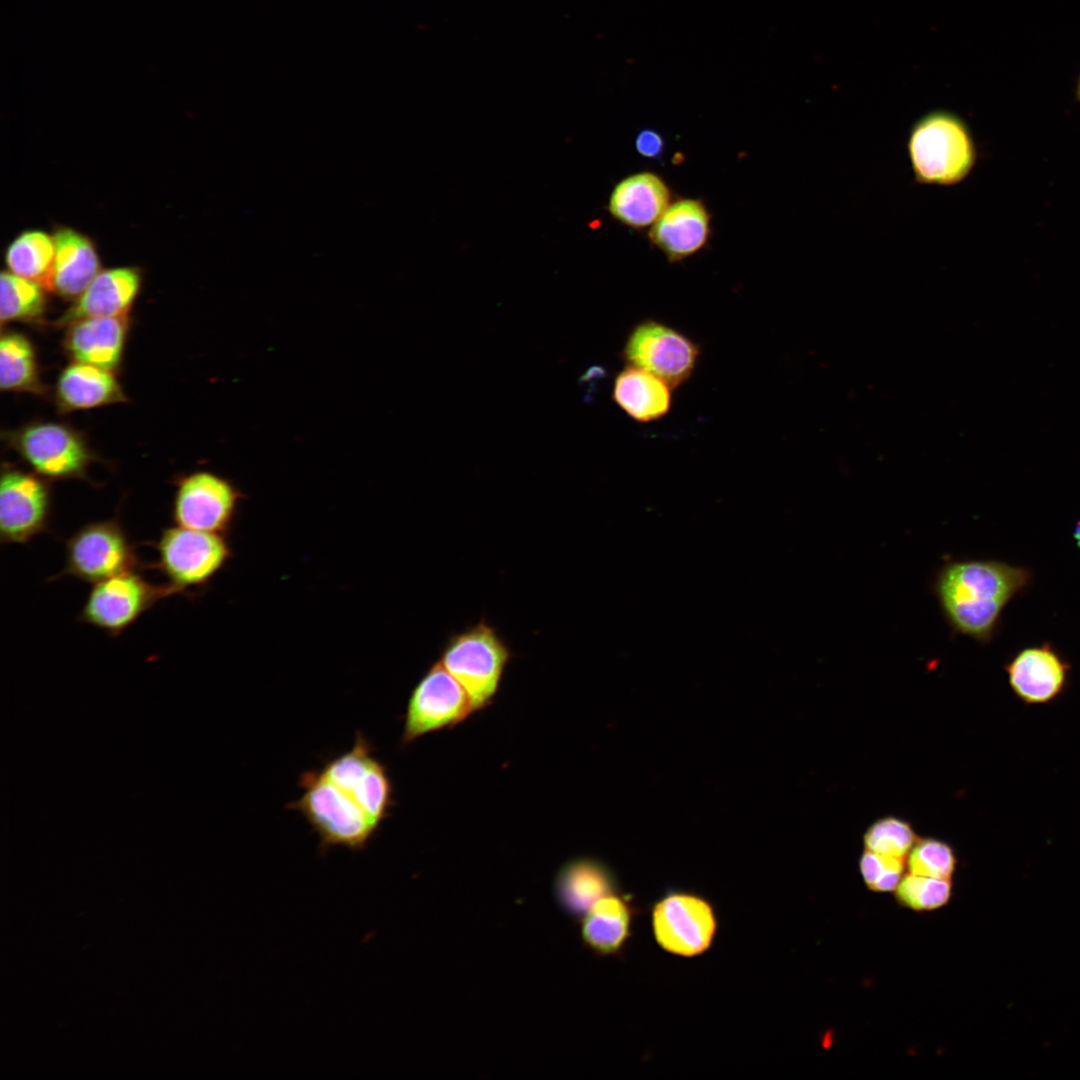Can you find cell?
I'll list each match as a JSON object with an SVG mask.
<instances>
[{
	"instance_id": "obj_1",
	"label": "cell",
	"mask_w": 1080,
	"mask_h": 1080,
	"mask_svg": "<svg viewBox=\"0 0 1080 1080\" xmlns=\"http://www.w3.org/2000/svg\"><path fill=\"white\" fill-rule=\"evenodd\" d=\"M1031 572L995 560H954L933 581L942 614L954 633L990 641L1007 603L1030 582Z\"/></svg>"
},
{
	"instance_id": "obj_2",
	"label": "cell",
	"mask_w": 1080,
	"mask_h": 1080,
	"mask_svg": "<svg viewBox=\"0 0 1080 1080\" xmlns=\"http://www.w3.org/2000/svg\"><path fill=\"white\" fill-rule=\"evenodd\" d=\"M907 154L914 179L923 185L953 186L972 171L977 150L971 131L957 114L934 110L910 128Z\"/></svg>"
},
{
	"instance_id": "obj_3",
	"label": "cell",
	"mask_w": 1080,
	"mask_h": 1080,
	"mask_svg": "<svg viewBox=\"0 0 1080 1080\" xmlns=\"http://www.w3.org/2000/svg\"><path fill=\"white\" fill-rule=\"evenodd\" d=\"M302 790L286 807L299 813L319 839V850L334 847L351 851L364 850L379 825L343 790L332 783L322 770L303 772L298 781Z\"/></svg>"
},
{
	"instance_id": "obj_4",
	"label": "cell",
	"mask_w": 1080,
	"mask_h": 1080,
	"mask_svg": "<svg viewBox=\"0 0 1080 1080\" xmlns=\"http://www.w3.org/2000/svg\"><path fill=\"white\" fill-rule=\"evenodd\" d=\"M512 657L496 628L482 619L451 634L438 660L462 685L477 712L493 702Z\"/></svg>"
},
{
	"instance_id": "obj_5",
	"label": "cell",
	"mask_w": 1080,
	"mask_h": 1080,
	"mask_svg": "<svg viewBox=\"0 0 1080 1080\" xmlns=\"http://www.w3.org/2000/svg\"><path fill=\"white\" fill-rule=\"evenodd\" d=\"M656 944L666 953L694 958L711 949L719 930L714 905L696 892L670 888L649 909Z\"/></svg>"
},
{
	"instance_id": "obj_6",
	"label": "cell",
	"mask_w": 1080,
	"mask_h": 1080,
	"mask_svg": "<svg viewBox=\"0 0 1080 1080\" xmlns=\"http://www.w3.org/2000/svg\"><path fill=\"white\" fill-rule=\"evenodd\" d=\"M152 546L157 559L147 568L158 570L183 595L208 584L231 557L224 534L177 525L163 529Z\"/></svg>"
},
{
	"instance_id": "obj_7",
	"label": "cell",
	"mask_w": 1080,
	"mask_h": 1080,
	"mask_svg": "<svg viewBox=\"0 0 1080 1080\" xmlns=\"http://www.w3.org/2000/svg\"><path fill=\"white\" fill-rule=\"evenodd\" d=\"M140 567L121 522L110 518L86 523L66 540L64 568L52 579L70 576L94 584Z\"/></svg>"
},
{
	"instance_id": "obj_8",
	"label": "cell",
	"mask_w": 1080,
	"mask_h": 1080,
	"mask_svg": "<svg viewBox=\"0 0 1080 1080\" xmlns=\"http://www.w3.org/2000/svg\"><path fill=\"white\" fill-rule=\"evenodd\" d=\"M177 594L182 592L169 583L156 585L138 570L128 571L94 583L79 620L116 637L160 600Z\"/></svg>"
},
{
	"instance_id": "obj_9",
	"label": "cell",
	"mask_w": 1080,
	"mask_h": 1080,
	"mask_svg": "<svg viewBox=\"0 0 1080 1080\" xmlns=\"http://www.w3.org/2000/svg\"><path fill=\"white\" fill-rule=\"evenodd\" d=\"M474 712L465 689L437 660L410 693L401 744L409 745L429 733L453 728Z\"/></svg>"
},
{
	"instance_id": "obj_10",
	"label": "cell",
	"mask_w": 1080,
	"mask_h": 1080,
	"mask_svg": "<svg viewBox=\"0 0 1080 1080\" xmlns=\"http://www.w3.org/2000/svg\"><path fill=\"white\" fill-rule=\"evenodd\" d=\"M9 441L38 475L51 480L87 479L94 460L81 434L60 423H31L13 432Z\"/></svg>"
},
{
	"instance_id": "obj_11",
	"label": "cell",
	"mask_w": 1080,
	"mask_h": 1080,
	"mask_svg": "<svg viewBox=\"0 0 1080 1080\" xmlns=\"http://www.w3.org/2000/svg\"><path fill=\"white\" fill-rule=\"evenodd\" d=\"M321 770L379 826L390 815L394 806L392 779L362 732H357L351 749L328 759Z\"/></svg>"
},
{
	"instance_id": "obj_12",
	"label": "cell",
	"mask_w": 1080,
	"mask_h": 1080,
	"mask_svg": "<svg viewBox=\"0 0 1080 1080\" xmlns=\"http://www.w3.org/2000/svg\"><path fill=\"white\" fill-rule=\"evenodd\" d=\"M621 354L628 365L654 374L672 389L692 375L700 349L675 328L646 319L633 327Z\"/></svg>"
},
{
	"instance_id": "obj_13",
	"label": "cell",
	"mask_w": 1080,
	"mask_h": 1080,
	"mask_svg": "<svg viewBox=\"0 0 1080 1080\" xmlns=\"http://www.w3.org/2000/svg\"><path fill=\"white\" fill-rule=\"evenodd\" d=\"M242 493L228 479L210 471L179 477L172 501L175 525L213 533H226L234 520Z\"/></svg>"
},
{
	"instance_id": "obj_14",
	"label": "cell",
	"mask_w": 1080,
	"mask_h": 1080,
	"mask_svg": "<svg viewBox=\"0 0 1080 1080\" xmlns=\"http://www.w3.org/2000/svg\"><path fill=\"white\" fill-rule=\"evenodd\" d=\"M52 515V491L40 475L6 467L0 482V540L24 544L45 532Z\"/></svg>"
},
{
	"instance_id": "obj_15",
	"label": "cell",
	"mask_w": 1080,
	"mask_h": 1080,
	"mask_svg": "<svg viewBox=\"0 0 1080 1080\" xmlns=\"http://www.w3.org/2000/svg\"><path fill=\"white\" fill-rule=\"evenodd\" d=\"M639 912L631 894L618 890L602 897L578 921L582 944L598 957H622Z\"/></svg>"
},
{
	"instance_id": "obj_16",
	"label": "cell",
	"mask_w": 1080,
	"mask_h": 1080,
	"mask_svg": "<svg viewBox=\"0 0 1080 1080\" xmlns=\"http://www.w3.org/2000/svg\"><path fill=\"white\" fill-rule=\"evenodd\" d=\"M711 235V215L699 199H678L650 227L648 238L668 259L682 261L703 249Z\"/></svg>"
},
{
	"instance_id": "obj_17",
	"label": "cell",
	"mask_w": 1080,
	"mask_h": 1080,
	"mask_svg": "<svg viewBox=\"0 0 1080 1080\" xmlns=\"http://www.w3.org/2000/svg\"><path fill=\"white\" fill-rule=\"evenodd\" d=\"M620 890L613 870L603 861L588 856L572 858L558 869L553 895L560 910L574 921L602 897Z\"/></svg>"
},
{
	"instance_id": "obj_18",
	"label": "cell",
	"mask_w": 1080,
	"mask_h": 1080,
	"mask_svg": "<svg viewBox=\"0 0 1080 1080\" xmlns=\"http://www.w3.org/2000/svg\"><path fill=\"white\" fill-rule=\"evenodd\" d=\"M1069 669L1048 643L1021 650L1005 667L1011 689L1025 704L1054 700L1065 688Z\"/></svg>"
},
{
	"instance_id": "obj_19",
	"label": "cell",
	"mask_w": 1080,
	"mask_h": 1080,
	"mask_svg": "<svg viewBox=\"0 0 1080 1080\" xmlns=\"http://www.w3.org/2000/svg\"><path fill=\"white\" fill-rule=\"evenodd\" d=\"M141 286V273L134 267L100 271L74 304L56 321L59 326L91 317L127 315Z\"/></svg>"
},
{
	"instance_id": "obj_20",
	"label": "cell",
	"mask_w": 1080,
	"mask_h": 1080,
	"mask_svg": "<svg viewBox=\"0 0 1080 1080\" xmlns=\"http://www.w3.org/2000/svg\"><path fill=\"white\" fill-rule=\"evenodd\" d=\"M128 324V315L72 322L65 333V350L76 362L113 371L122 359Z\"/></svg>"
},
{
	"instance_id": "obj_21",
	"label": "cell",
	"mask_w": 1080,
	"mask_h": 1080,
	"mask_svg": "<svg viewBox=\"0 0 1080 1080\" xmlns=\"http://www.w3.org/2000/svg\"><path fill=\"white\" fill-rule=\"evenodd\" d=\"M671 203V190L658 174L629 175L613 188L608 212L618 222L640 230L651 227Z\"/></svg>"
},
{
	"instance_id": "obj_22",
	"label": "cell",
	"mask_w": 1080,
	"mask_h": 1080,
	"mask_svg": "<svg viewBox=\"0 0 1080 1080\" xmlns=\"http://www.w3.org/2000/svg\"><path fill=\"white\" fill-rule=\"evenodd\" d=\"M55 258L48 290L65 299H77L100 272V259L92 240L69 227L53 234Z\"/></svg>"
},
{
	"instance_id": "obj_23",
	"label": "cell",
	"mask_w": 1080,
	"mask_h": 1080,
	"mask_svg": "<svg viewBox=\"0 0 1080 1080\" xmlns=\"http://www.w3.org/2000/svg\"><path fill=\"white\" fill-rule=\"evenodd\" d=\"M55 396L57 405L63 412L91 409L126 400L111 370L76 361L60 373Z\"/></svg>"
},
{
	"instance_id": "obj_24",
	"label": "cell",
	"mask_w": 1080,
	"mask_h": 1080,
	"mask_svg": "<svg viewBox=\"0 0 1080 1080\" xmlns=\"http://www.w3.org/2000/svg\"><path fill=\"white\" fill-rule=\"evenodd\" d=\"M670 386L654 374L628 365L613 384L614 402L632 419L646 423L665 416L671 408Z\"/></svg>"
},
{
	"instance_id": "obj_25",
	"label": "cell",
	"mask_w": 1080,
	"mask_h": 1080,
	"mask_svg": "<svg viewBox=\"0 0 1080 1080\" xmlns=\"http://www.w3.org/2000/svg\"><path fill=\"white\" fill-rule=\"evenodd\" d=\"M55 258L53 235L40 230L20 233L7 247L5 262L11 273L35 281L48 290Z\"/></svg>"
},
{
	"instance_id": "obj_26",
	"label": "cell",
	"mask_w": 1080,
	"mask_h": 1080,
	"mask_svg": "<svg viewBox=\"0 0 1080 1080\" xmlns=\"http://www.w3.org/2000/svg\"><path fill=\"white\" fill-rule=\"evenodd\" d=\"M0 387L3 391L42 393L35 350L17 332L3 333L0 341Z\"/></svg>"
},
{
	"instance_id": "obj_27",
	"label": "cell",
	"mask_w": 1080,
	"mask_h": 1080,
	"mask_svg": "<svg viewBox=\"0 0 1080 1080\" xmlns=\"http://www.w3.org/2000/svg\"><path fill=\"white\" fill-rule=\"evenodd\" d=\"M0 319L2 323L35 320L45 311V288L32 280L3 271L0 278Z\"/></svg>"
},
{
	"instance_id": "obj_28",
	"label": "cell",
	"mask_w": 1080,
	"mask_h": 1080,
	"mask_svg": "<svg viewBox=\"0 0 1080 1080\" xmlns=\"http://www.w3.org/2000/svg\"><path fill=\"white\" fill-rule=\"evenodd\" d=\"M901 905L917 912L933 911L946 905L952 896L950 879H938L909 873L895 889Z\"/></svg>"
},
{
	"instance_id": "obj_29",
	"label": "cell",
	"mask_w": 1080,
	"mask_h": 1080,
	"mask_svg": "<svg viewBox=\"0 0 1080 1080\" xmlns=\"http://www.w3.org/2000/svg\"><path fill=\"white\" fill-rule=\"evenodd\" d=\"M911 825L897 817H884L874 822L864 834L866 850L904 859L916 842Z\"/></svg>"
},
{
	"instance_id": "obj_30",
	"label": "cell",
	"mask_w": 1080,
	"mask_h": 1080,
	"mask_svg": "<svg viewBox=\"0 0 1080 1080\" xmlns=\"http://www.w3.org/2000/svg\"><path fill=\"white\" fill-rule=\"evenodd\" d=\"M907 865L912 874L951 879L956 868V857L946 842L925 838L915 842L908 854Z\"/></svg>"
},
{
	"instance_id": "obj_31",
	"label": "cell",
	"mask_w": 1080,
	"mask_h": 1080,
	"mask_svg": "<svg viewBox=\"0 0 1080 1080\" xmlns=\"http://www.w3.org/2000/svg\"><path fill=\"white\" fill-rule=\"evenodd\" d=\"M866 887L874 892L894 891L904 876V859L865 850L859 861Z\"/></svg>"
},
{
	"instance_id": "obj_32",
	"label": "cell",
	"mask_w": 1080,
	"mask_h": 1080,
	"mask_svg": "<svg viewBox=\"0 0 1080 1080\" xmlns=\"http://www.w3.org/2000/svg\"><path fill=\"white\" fill-rule=\"evenodd\" d=\"M635 148L643 157L658 158L664 150V140L657 131L643 129L637 134Z\"/></svg>"
},
{
	"instance_id": "obj_33",
	"label": "cell",
	"mask_w": 1080,
	"mask_h": 1080,
	"mask_svg": "<svg viewBox=\"0 0 1080 1080\" xmlns=\"http://www.w3.org/2000/svg\"><path fill=\"white\" fill-rule=\"evenodd\" d=\"M1073 537L1076 541L1077 546L1080 548V520L1076 523Z\"/></svg>"
},
{
	"instance_id": "obj_34",
	"label": "cell",
	"mask_w": 1080,
	"mask_h": 1080,
	"mask_svg": "<svg viewBox=\"0 0 1080 1080\" xmlns=\"http://www.w3.org/2000/svg\"><path fill=\"white\" fill-rule=\"evenodd\" d=\"M1077 95H1078V98L1080 100V77H1079L1078 86H1077Z\"/></svg>"
}]
</instances>
